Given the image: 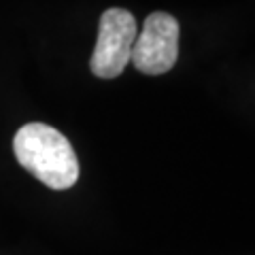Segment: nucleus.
<instances>
[{
    "label": "nucleus",
    "mask_w": 255,
    "mask_h": 255,
    "mask_svg": "<svg viewBox=\"0 0 255 255\" xmlns=\"http://www.w3.org/2000/svg\"><path fill=\"white\" fill-rule=\"evenodd\" d=\"M13 151L21 168L49 189H70L79 181V159L70 140L53 126L32 122L13 138Z\"/></svg>",
    "instance_id": "f257e3e1"
},
{
    "label": "nucleus",
    "mask_w": 255,
    "mask_h": 255,
    "mask_svg": "<svg viewBox=\"0 0 255 255\" xmlns=\"http://www.w3.org/2000/svg\"><path fill=\"white\" fill-rule=\"evenodd\" d=\"M136 34L138 26L130 11L109 9L102 13L98 23V41L90 60L92 73L100 79H115L122 75L130 62Z\"/></svg>",
    "instance_id": "f03ea898"
},
{
    "label": "nucleus",
    "mask_w": 255,
    "mask_h": 255,
    "mask_svg": "<svg viewBox=\"0 0 255 255\" xmlns=\"http://www.w3.org/2000/svg\"><path fill=\"white\" fill-rule=\"evenodd\" d=\"M179 21L170 13L155 11L145 19L132 45L130 62L145 75H164L179 58Z\"/></svg>",
    "instance_id": "7ed1b4c3"
}]
</instances>
